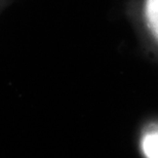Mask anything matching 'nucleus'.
Masks as SVG:
<instances>
[{
	"label": "nucleus",
	"instance_id": "obj_1",
	"mask_svg": "<svg viewBox=\"0 0 158 158\" xmlns=\"http://www.w3.org/2000/svg\"><path fill=\"white\" fill-rule=\"evenodd\" d=\"M145 15L151 33L158 40V0H146Z\"/></svg>",
	"mask_w": 158,
	"mask_h": 158
},
{
	"label": "nucleus",
	"instance_id": "obj_2",
	"mask_svg": "<svg viewBox=\"0 0 158 158\" xmlns=\"http://www.w3.org/2000/svg\"><path fill=\"white\" fill-rule=\"evenodd\" d=\"M142 151L146 157L158 158V131L149 132L143 138Z\"/></svg>",
	"mask_w": 158,
	"mask_h": 158
}]
</instances>
